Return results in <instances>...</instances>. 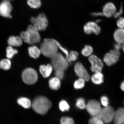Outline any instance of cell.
<instances>
[{
    "mask_svg": "<svg viewBox=\"0 0 124 124\" xmlns=\"http://www.w3.org/2000/svg\"><path fill=\"white\" fill-rule=\"evenodd\" d=\"M101 104L104 107L108 106V97L105 96H103L101 98Z\"/></svg>",
    "mask_w": 124,
    "mask_h": 124,
    "instance_id": "36",
    "label": "cell"
},
{
    "mask_svg": "<svg viewBox=\"0 0 124 124\" xmlns=\"http://www.w3.org/2000/svg\"><path fill=\"white\" fill-rule=\"evenodd\" d=\"M122 48L124 52V42L122 44Z\"/></svg>",
    "mask_w": 124,
    "mask_h": 124,
    "instance_id": "41",
    "label": "cell"
},
{
    "mask_svg": "<svg viewBox=\"0 0 124 124\" xmlns=\"http://www.w3.org/2000/svg\"><path fill=\"white\" fill-rule=\"evenodd\" d=\"M18 53L17 50L13 48L12 46H9L6 49V56L8 59H10L13 58L14 56Z\"/></svg>",
    "mask_w": 124,
    "mask_h": 124,
    "instance_id": "25",
    "label": "cell"
},
{
    "mask_svg": "<svg viewBox=\"0 0 124 124\" xmlns=\"http://www.w3.org/2000/svg\"><path fill=\"white\" fill-rule=\"evenodd\" d=\"M120 88L122 91H124V80L123 82L121 84Z\"/></svg>",
    "mask_w": 124,
    "mask_h": 124,
    "instance_id": "40",
    "label": "cell"
},
{
    "mask_svg": "<svg viewBox=\"0 0 124 124\" xmlns=\"http://www.w3.org/2000/svg\"><path fill=\"white\" fill-rule=\"evenodd\" d=\"M79 54L78 53L75 51H71L69 53L67 60L69 63L75 62L78 59Z\"/></svg>",
    "mask_w": 124,
    "mask_h": 124,
    "instance_id": "26",
    "label": "cell"
},
{
    "mask_svg": "<svg viewBox=\"0 0 124 124\" xmlns=\"http://www.w3.org/2000/svg\"><path fill=\"white\" fill-rule=\"evenodd\" d=\"M30 21L32 25L39 31L45 30L48 24L47 18L44 13L40 14L36 17H32Z\"/></svg>",
    "mask_w": 124,
    "mask_h": 124,
    "instance_id": "5",
    "label": "cell"
},
{
    "mask_svg": "<svg viewBox=\"0 0 124 124\" xmlns=\"http://www.w3.org/2000/svg\"><path fill=\"white\" fill-rule=\"evenodd\" d=\"M59 107L60 110L62 112L69 110L70 108L69 104L64 100H62L59 103Z\"/></svg>",
    "mask_w": 124,
    "mask_h": 124,
    "instance_id": "28",
    "label": "cell"
},
{
    "mask_svg": "<svg viewBox=\"0 0 124 124\" xmlns=\"http://www.w3.org/2000/svg\"><path fill=\"white\" fill-rule=\"evenodd\" d=\"M115 112L112 107L108 106L102 108L98 116L105 123H109L114 120Z\"/></svg>",
    "mask_w": 124,
    "mask_h": 124,
    "instance_id": "7",
    "label": "cell"
},
{
    "mask_svg": "<svg viewBox=\"0 0 124 124\" xmlns=\"http://www.w3.org/2000/svg\"><path fill=\"white\" fill-rule=\"evenodd\" d=\"M39 31L32 25H30L26 31L21 32L20 37L25 42L33 45L41 41V36Z\"/></svg>",
    "mask_w": 124,
    "mask_h": 124,
    "instance_id": "3",
    "label": "cell"
},
{
    "mask_svg": "<svg viewBox=\"0 0 124 124\" xmlns=\"http://www.w3.org/2000/svg\"><path fill=\"white\" fill-rule=\"evenodd\" d=\"M115 49L120 51V49L122 48V44L121 43L116 42L114 46Z\"/></svg>",
    "mask_w": 124,
    "mask_h": 124,
    "instance_id": "38",
    "label": "cell"
},
{
    "mask_svg": "<svg viewBox=\"0 0 124 124\" xmlns=\"http://www.w3.org/2000/svg\"><path fill=\"white\" fill-rule=\"evenodd\" d=\"M114 37L117 43H122L124 42V28H119L115 31Z\"/></svg>",
    "mask_w": 124,
    "mask_h": 124,
    "instance_id": "17",
    "label": "cell"
},
{
    "mask_svg": "<svg viewBox=\"0 0 124 124\" xmlns=\"http://www.w3.org/2000/svg\"><path fill=\"white\" fill-rule=\"evenodd\" d=\"M56 41L57 45H58V48L60 49V50L65 54L66 58L67 59L69 53V51H68L67 49H66V48L63 47V46H62V45L60 44L58 41H57V40H56Z\"/></svg>",
    "mask_w": 124,
    "mask_h": 124,
    "instance_id": "34",
    "label": "cell"
},
{
    "mask_svg": "<svg viewBox=\"0 0 124 124\" xmlns=\"http://www.w3.org/2000/svg\"><path fill=\"white\" fill-rule=\"evenodd\" d=\"M2 1H11L12 0H2Z\"/></svg>",
    "mask_w": 124,
    "mask_h": 124,
    "instance_id": "43",
    "label": "cell"
},
{
    "mask_svg": "<svg viewBox=\"0 0 124 124\" xmlns=\"http://www.w3.org/2000/svg\"><path fill=\"white\" fill-rule=\"evenodd\" d=\"M86 108L92 117L98 116L102 109L100 103L94 100L89 101L86 105Z\"/></svg>",
    "mask_w": 124,
    "mask_h": 124,
    "instance_id": "9",
    "label": "cell"
},
{
    "mask_svg": "<svg viewBox=\"0 0 124 124\" xmlns=\"http://www.w3.org/2000/svg\"><path fill=\"white\" fill-rule=\"evenodd\" d=\"M53 69V67L51 64L42 65L40 66L39 71L40 73L43 77L47 78L50 75Z\"/></svg>",
    "mask_w": 124,
    "mask_h": 124,
    "instance_id": "16",
    "label": "cell"
},
{
    "mask_svg": "<svg viewBox=\"0 0 124 124\" xmlns=\"http://www.w3.org/2000/svg\"><path fill=\"white\" fill-rule=\"evenodd\" d=\"M91 80L94 84L100 85L103 81V75L101 72L94 73L91 77Z\"/></svg>",
    "mask_w": 124,
    "mask_h": 124,
    "instance_id": "21",
    "label": "cell"
},
{
    "mask_svg": "<svg viewBox=\"0 0 124 124\" xmlns=\"http://www.w3.org/2000/svg\"><path fill=\"white\" fill-rule=\"evenodd\" d=\"M84 30L86 34L90 35L93 33L96 35H98L100 33L101 29L97 23L90 21L85 24L84 27Z\"/></svg>",
    "mask_w": 124,
    "mask_h": 124,
    "instance_id": "13",
    "label": "cell"
},
{
    "mask_svg": "<svg viewBox=\"0 0 124 124\" xmlns=\"http://www.w3.org/2000/svg\"><path fill=\"white\" fill-rule=\"evenodd\" d=\"M101 21L100 20H97L96 22V23H98L99 22H100Z\"/></svg>",
    "mask_w": 124,
    "mask_h": 124,
    "instance_id": "42",
    "label": "cell"
},
{
    "mask_svg": "<svg viewBox=\"0 0 124 124\" xmlns=\"http://www.w3.org/2000/svg\"><path fill=\"white\" fill-rule=\"evenodd\" d=\"M23 81L26 84L32 85L38 80V75L35 70L28 68L23 71L22 75Z\"/></svg>",
    "mask_w": 124,
    "mask_h": 124,
    "instance_id": "6",
    "label": "cell"
},
{
    "mask_svg": "<svg viewBox=\"0 0 124 124\" xmlns=\"http://www.w3.org/2000/svg\"><path fill=\"white\" fill-rule=\"evenodd\" d=\"M60 80L56 77L52 78L49 80V87L52 90H57L60 89L61 86Z\"/></svg>",
    "mask_w": 124,
    "mask_h": 124,
    "instance_id": "19",
    "label": "cell"
},
{
    "mask_svg": "<svg viewBox=\"0 0 124 124\" xmlns=\"http://www.w3.org/2000/svg\"><path fill=\"white\" fill-rule=\"evenodd\" d=\"M120 55V51L113 49L105 54L104 57L103 61L107 65L111 66L118 61Z\"/></svg>",
    "mask_w": 124,
    "mask_h": 124,
    "instance_id": "8",
    "label": "cell"
},
{
    "mask_svg": "<svg viewBox=\"0 0 124 124\" xmlns=\"http://www.w3.org/2000/svg\"><path fill=\"white\" fill-rule=\"evenodd\" d=\"M123 12V7L122 6H121L120 10H119V11L117 12H116L115 14H114V18H119L120 16L122 14V13Z\"/></svg>",
    "mask_w": 124,
    "mask_h": 124,
    "instance_id": "37",
    "label": "cell"
},
{
    "mask_svg": "<svg viewBox=\"0 0 124 124\" xmlns=\"http://www.w3.org/2000/svg\"><path fill=\"white\" fill-rule=\"evenodd\" d=\"M85 80L83 79L79 78L74 82V88L77 89H82L85 86Z\"/></svg>",
    "mask_w": 124,
    "mask_h": 124,
    "instance_id": "29",
    "label": "cell"
},
{
    "mask_svg": "<svg viewBox=\"0 0 124 124\" xmlns=\"http://www.w3.org/2000/svg\"><path fill=\"white\" fill-rule=\"evenodd\" d=\"M58 49L56 40L49 38L44 39L40 48L43 55L50 58L58 53Z\"/></svg>",
    "mask_w": 124,
    "mask_h": 124,
    "instance_id": "1",
    "label": "cell"
},
{
    "mask_svg": "<svg viewBox=\"0 0 124 124\" xmlns=\"http://www.w3.org/2000/svg\"><path fill=\"white\" fill-rule=\"evenodd\" d=\"M28 50L30 56L34 59L38 58L41 53L40 49L36 46H30L28 48Z\"/></svg>",
    "mask_w": 124,
    "mask_h": 124,
    "instance_id": "20",
    "label": "cell"
},
{
    "mask_svg": "<svg viewBox=\"0 0 124 124\" xmlns=\"http://www.w3.org/2000/svg\"><path fill=\"white\" fill-rule=\"evenodd\" d=\"M116 12V8L115 5L111 2L107 3L103 7L102 12L104 16L110 18L114 16Z\"/></svg>",
    "mask_w": 124,
    "mask_h": 124,
    "instance_id": "14",
    "label": "cell"
},
{
    "mask_svg": "<svg viewBox=\"0 0 124 124\" xmlns=\"http://www.w3.org/2000/svg\"><path fill=\"white\" fill-rule=\"evenodd\" d=\"M113 120L115 124H124V108H119L115 111Z\"/></svg>",
    "mask_w": 124,
    "mask_h": 124,
    "instance_id": "15",
    "label": "cell"
},
{
    "mask_svg": "<svg viewBox=\"0 0 124 124\" xmlns=\"http://www.w3.org/2000/svg\"><path fill=\"white\" fill-rule=\"evenodd\" d=\"M12 7L10 1H2L0 4V16L4 17L11 18V13Z\"/></svg>",
    "mask_w": 124,
    "mask_h": 124,
    "instance_id": "12",
    "label": "cell"
},
{
    "mask_svg": "<svg viewBox=\"0 0 124 124\" xmlns=\"http://www.w3.org/2000/svg\"><path fill=\"white\" fill-rule=\"evenodd\" d=\"M89 61L91 63V70L92 72L94 73L101 72L103 68V62L97 56L91 55L89 56Z\"/></svg>",
    "mask_w": 124,
    "mask_h": 124,
    "instance_id": "10",
    "label": "cell"
},
{
    "mask_svg": "<svg viewBox=\"0 0 124 124\" xmlns=\"http://www.w3.org/2000/svg\"><path fill=\"white\" fill-rule=\"evenodd\" d=\"M31 105L34 111L41 115L46 114L52 106L50 101L47 98L42 96L36 98Z\"/></svg>",
    "mask_w": 124,
    "mask_h": 124,
    "instance_id": "2",
    "label": "cell"
},
{
    "mask_svg": "<svg viewBox=\"0 0 124 124\" xmlns=\"http://www.w3.org/2000/svg\"><path fill=\"white\" fill-rule=\"evenodd\" d=\"M117 27L120 28H124V17H120L117 22Z\"/></svg>",
    "mask_w": 124,
    "mask_h": 124,
    "instance_id": "35",
    "label": "cell"
},
{
    "mask_svg": "<svg viewBox=\"0 0 124 124\" xmlns=\"http://www.w3.org/2000/svg\"><path fill=\"white\" fill-rule=\"evenodd\" d=\"M8 43L9 46H19L23 44V40L20 37L11 36L9 37Z\"/></svg>",
    "mask_w": 124,
    "mask_h": 124,
    "instance_id": "18",
    "label": "cell"
},
{
    "mask_svg": "<svg viewBox=\"0 0 124 124\" xmlns=\"http://www.w3.org/2000/svg\"><path fill=\"white\" fill-rule=\"evenodd\" d=\"M51 59V65L55 70H62L65 71L69 68V62L66 58L60 53L58 52Z\"/></svg>",
    "mask_w": 124,
    "mask_h": 124,
    "instance_id": "4",
    "label": "cell"
},
{
    "mask_svg": "<svg viewBox=\"0 0 124 124\" xmlns=\"http://www.w3.org/2000/svg\"><path fill=\"white\" fill-rule=\"evenodd\" d=\"M17 102L18 104L25 108H29L32 105L30 100L26 97L20 98L18 99Z\"/></svg>",
    "mask_w": 124,
    "mask_h": 124,
    "instance_id": "22",
    "label": "cell"
},
{
    "mask_svg": "<svg viewBox=\"0 0 124 124\" xmlns=\"http://www.w3.org/2000/svg\"><path fill=\"white\" fill-rule=\"evenodd\" d=\"M55 71V77L58 78L60 80L63 79L64 75V70H57Z\"/></svg>",
    "mask_w": 124,
    "mask_h": 124,
    "instance_id": "33",
    "label": "cell"
},
{
    "mask_svg": "<svg viewBox=\"0 0 124 124\" xmlns=\"http://www.w3.org/2000/svg\"><path fill=\"white\" fill-rule=\"evenodd\" d=\"M27 3L29 7L33 9H38L41 7V0H27Z\"/></svg>",
    "mask_w": 124,
    "mask_h": 124,
    "instance_id": "24",
    "label": "cell"
},
{
    "mask_svg": "<svg viewBox=\"0 0 124 124\" xmlns=\"http://www.w3.org/2000/svg\"><path fill=\"white\" fill-rule=\"evenodd\" d=\"M89 124H104V122L99 116L92 117L90 119Z\"/></svg>",
    "mask_w": 124,
    "mask_h": 124,
    "instance_id": "30",
    "label": "cell"
},
{
    "mask_svg": "<svg viewBox=\"0 0 124 124\" xmlns=\"http://www.w3.org/2000/svg\"><path fill=\"white\" fill-rule=\"evenodd\" d=\"M60 124H74V121L71 118L64 117L60 120Z\"/></svg>",
    "mask_w": 124,
    "mask_h": 124,
    "instance_id": "32",
    "label": "cell"
},
{
    "mask_svg": "<svg viewBox=\"0 0 124 124\" xmlns=\"http://www.w3.org/2000/svg\"><path fill=\"white\" fill-rule=\"evenodd\" d=\"M86 105L83 98H80L77 100L76 105L78 108L82 109H84L86 108Z\"/></svg>",
    "mask_w": 124,
    "mask_h": 124,
    "instance_id": "31",
    "label": "cell"
},
{
    "mask_svg": "<svg viewBox=\"0 0 124 124\" xmlns=\"http://www.w3.org/2000/svg\"><path fill=\"white\" fill-rule=\"evenodd\" d=\"M92 15L93 16H104L103 12H93V13L92 14Z\"/></svg>",
    "mask_w": 124,
    "mask_h": 124,
    "instance_id": "39",
    "label": "cell"
},
{
    "mask_svg": "<svg viewBox=\"0 0 124 124\" xmlns=\"http://www.w3.org/2000/svg\"><path fill=\"white\" fill-rule=\"evenodd\" d=\"M11 65V62L8 59H4L0 61V68L4 70L10 69Z\"/></svg>",
    "mask_w": 124,
    "mask_h": 124,
    "instance_id": "23",
    "label": "cell"
},
{
    "mask_svg": "<svg viewBox=\"0 0 124 124\" xmlns=\"http://www.w3.org/2000/svg\"><path fill=\"white\" fill-rule=\"evenodd\" d=\"M93 52V47L91 46L86 45L82 49L81 53L85 56L88 57L92 55Z\"/></svg>",
    "mask_w": 124,
    "mask_h": 124,
    "instance_id": "27",
    "label": "cell"
},
{
    "mask_svg": "<svg viewBox=\"0 0 124 124\" xmlns=\"http://www.w3.org/2000/svg\"><path fill=\"white\" fill-rule=\"evenodd\" d=\"M74 70L79 78L83 79L85 81H89L90 79L89 74L81 62H78L76 63L74 66Z\"/></svg>",
    "mask_w": 124,
    "mask_h": 124,
    "instance_id": "11",
    "label": "cell"
}]
</instances>
